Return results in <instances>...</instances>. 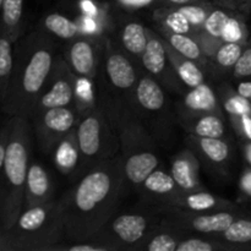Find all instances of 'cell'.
<instances>
[{"label":"cell","mask_w":251,"mask_h":251,"mask_svg":"<svg viewBox=\"0 0 251 251\" xmlns=\"http://www.w3.org/2000/svg\"><path fill=\"white\" fill-rule=\"evenodd\" d=\"M125 194L120 154L83 172L58 199L66 242L90 239L117 212Z\"/></svg>","instance_id":"obj_1"},{"label":"cell","mask_w":251,"mask_h":251,"mask_svg":"<svg viewBox=\"0 0 251 251\" xmlns=\"http://www.w3.org/2000/svg\"><path fill=\"white\" fill-rule=\"evenodd\" d=\"M59 54L55 38L38 27L17 39L11 80L0 107L4 114L31 119Z\"/></svg>","instance_id":"obj_2"},{"label":"cell","mask_w":251,"mask_h":251,"mask_svg":"<svg viewBox=\"0 0 251 251\" xmlns=\"http://www.w3.org/2000/svg\"><path fill=\"white\" fill-rule=\"evenodd\" d=\"M10 135L0 172V229L14 226L24 211L25 184L31 163L32 123L26 117H9Z\"/></svg>","instance_id":"obj_3"},{"label":"cell","mask_w":251,"mask_h":251,"mask_svg":"<svg viewBox=\"0 0 251 251\" xmlns=\"http://www.w3.org/2000/svg\"><path fill=\"white\" fill-rule=\"evenodd\" d=\"M163 218V206L140 201L135 207L117 211L88 240L107 251H139Z\"/></svg>","instance_id":"obj_4"},{"label":"cell","mask_w":251,"mask_h":251,"mask_svg":"<svg viewBox=\"0 0 251 251\" xmlns=\"http://www.w3.org/2000/svg\"><path fill=\"white\" fill-rule=\"evenodd\" d=\"M141 68L137 66L120 47L104 38L102 59L96 86V102L102 107L132 108L135 88Z\"/></svg>","instance_id":"obj_5"},{"label":"cell","mask_w":251,"mask_h":251,"mask_svg":"<svg viewBox=\"0 0 251 251\" xmlns=\"http://www.w3.org/2000/svg\"><path fill=\"white\" fill-rule=\"evenodd\" d=\"M6 232L15 251H49L53 245L66 242L56 199L43 205L25 208Z\"/></svg>","instance_id":"obj_6"},{"label":"cell","mask_w":251,"mask_h":251,"mask_svg":"<svg viewBox=\"0 0 251 251\" xmlns=\"http://www.w3.org/2000/svg\"><path fill=\"white\" fill-rule=\"evenodd\" d=\"M81 172L120 154V139L107 112L97 104L81 114L76 126Z\"/></svg>","instance_id":"obj_7"},{"label":"cell","mask_w":251,"mask_h":251,"mask_svg":"<svg viewBox=\"0 0 251 251\" xmlns=\"http://www.w3.org/2000/svg\"><path fill=\"white\" fill-rule=\"evenodd\" d=\"M132 110L147 131L158 142H166L176 119L166 88L141 69L135 88Z\"/></svg>","instance_id":"obj_8"},{"label":"cell","mask_w":251,"mask_h":251,"mask_svg":"<svg viewBox=\"0 0 251 251\" xmlns=\"http://www.w3.org/2000/svg\"><path fill=\"white\" fill-rule=\"evenodd\" d=\"M163 222L179 228L190 235L222 234L235 220L248 213L242 208L217 211V212H193L174 206H163Z\"/></svg>","instance_id":"obj_9"},{"label":"cell","mask_w":251,"mask_h":251,"mask_svg":"<svg viewBox=\"0 0 251 251\" xmlns=\"http://www.w3.org/2000/svg\"><path fill=\"white\" fill-rule=\"evenodd\" d=\"M82 113L77 107L48 108L33 113L32 129L41 151L46 154L53 153L55 147L76 129Z\"/></svg>","instance_id":"obj_10"},{"label":"cell","mask_w":251,"mask_h":251,"mask_svg":"<svg viewBox=\"0 0 251 251\" xmlns=\"http://www.w3.org/2000/svg\"><path fill=\"white\" fill-rule=\"evenodd\" d=\"M77 83L78 77L60 53L43 91L37 100L33 113L56 107H77L81 109L77 97Z\"/></svg>","instance_id":"obj_11"},{"label":"cell","mask_w":251,"mask_h":251,"mask_svg":"<svg viewBox=\"0 0 251 251\" xmlns=\"http://www.w3.org/2000/svg\"><path fill=\"white\" fill-rule=\"evenodd\" d=\"M104 47V38L95 34L81 33L64 46V59L78 78L95 83L100 70V59Z\"/></svg>","instance_id":"obj_12"},{"label":"cell","mask_w":251,"mask_h":251,"mask_svg":"<svg viewBox=\"0 0 251 251\" xmlns=\"http://www.w3.org/2000/svg\"><path fill=\"white\" fill-rule=\"evenodd\" d=\"M147 34L149 42L142 53L140 66L145 73L158 81L166 90L181 96L188 88L181 83L174 71L163 38L150 27H147Z\"/></svg>","instance_id":"obj_13"},{"label":"cell","mask_w":251,"mask_h":251,"mask_svg":"<svg viewBox=\"0 0 251 251\" xmlns=\"http://www.w3.org/2000/svg\"><path fill=\"white\" fill-rule=\"evenodd\" d=\"M120 157L125 191H137L147 176L162 166L157 149L137 150L130 153L120 154Z\"/></svg>","instance_id":"obj_14"},{"label":"cell","mask_w":251,"mask_h":251,"mask_svg":"<svg viewBox=\"0 0 251 251\" xmlns=\"http://www.w3.org/2000/svg\"><path fill=\"white\" fill-rule=\"evenodd\" d=\"M136 193L142 202L171 206L183 190L176 183L171 172L161 166L147 176Z\"/></svg>","instance_id":"obj_15"},{"label":"cell","mask_w":251,"mask_h":251,"mask_svg":"<svg viewBox=\"0 0 251 251\" xmlns=\"http://www.w3.org/2000/svg\"><path fill=\"white\" fill-rule=\"evenodd\" d=\"M185 144L199 159L213 171L227 172L232 159V146L226 137H199L188 134Z\"/></svg>","instance_id":"obj_16"},{"label":"cell","mask_w":251,"mask_h":251,"mask_svg":"<svg viewBox=\"0 0 251 251\" xmlns=\"http://www.w3.org/2000/svg\"><path fill=\"white\" fill-rule=\"evenodd\" d=\"M174 108L176 118L202 113H216L226 117L217 91L213 90L207 82L198 87L188 88L180 96V100L176 103Z\"/></svg>","instance_id":"obj_17"},{"label":"cell","mask_w":251,"mask_h":251,"mask_svg":"<svg viewBox=\"0 0 251 251\" xmlns=\"http://www.w3.org/2000/svg\"><path fill=\"white\" fill-rule=\"evenodd\" d=\"M55 183L48 169L37 161H31L25 184V208L43 205L54 200Z\"/></svg>","instance_id":"obj_18"},{"label":"cell","mask_w":251,"mask_h":251,"mask_svg":"<svg viewBox=\"0 0 251 251\" xmlns=\"http://www.w3.org/2000/svg\"><path fill=\"white\" fill-rule=\"evenodd\" d=\"M234 12L235 11H232V10L215 5V7L208 14L207 19L203 22L202 27L194 34L208 59L212 58L218 47L225 42L223 32H225L226 25Z\"/></svg>","instance_id":"obj_19"},{"label":"cell","mask_w":251,"mask_h":251,"mask_svg":"<svg viewBox=\"0 0 251 251\" xmlns=\"http://www.w3.org/2000/svg\"><path fill=\"white\" fill-rule=\"evenodd\" d=\"M169 172L183 191L205 189L200 180V159L190 149L183 150L173 157Z\"/></svg>","instance_id":"obj_20"},{"label":"cell","mask_w":251,"mask_h":251,"mask_svg":"<svg viewBox=\"0 0 251 251\" xmlns=\"http://www.w3.org/2000/svg\"><path fill=\"white\" fill-rule=\"evenodd\" d=\"M171 206L193 211V212H217V211L240 208L233 201L220 198L206 189L195 191H183Z\"/></svg>","instance_id":"obj_21"},{"label":"cell","mask_w":251,"mask_h":251,"mask_svg":"<svg viewBox=\"0 0 251 251\" xmlns=\"http://www.w3.org/2000/svg\"><path fill=\"white\" fill-rule=\"evenodd\" d=\"M179 124L188 134L199 137H226L225 115L216 113H202V114L188 115V117L176 118Z\"/></svg>","instance_id":"obj_22"},{"label":"cell","mask_w":251,"mask_h":251,"mask_svg":"<svg viewBox=\"0 0 251 251\" xmlns=\"http://www.w3.org/2000/svg\"><path fill=\"white\" fill-rule=\"evenodd\" d=\"M156 32L176 53L199 63L208 73V70H210V59L206 56L202 47L200 46L195 36L185 33H176V32L168 31V29L158 26H156Z\"/></svg>","instance_id":"obj_23"},{"label":"cell","mask_w":251,"mask_h":251,"mask_svg":"<svg viewBox=\"0 0 251 251\" xmlns=\"http://www.w3.org/2000/svg\"><path fill=\"white\" fill-rule=\"evenodd\" d=\"M149 42L147 27L137 21L126 22L120 29L119 47L137 66ZM141 68V66H140Z\"/></svg>","instance_id":"obj_24"},{"label":"cell","mask_w":251,"mask_h":251,"mask_svg":"<svg viewBox=\"0 0 251 251\" xmlns=\"http://www.w3.org/2000/svg\"><path fill=\"white\" fill-rule=\"evenodd\" d=\"M164 44H166L167 51H168L169 59H171L174 71H176L179 80L181 81V83L186 88L198 87V86L206 82V77H207L208 73L206 71L205 68H202L196 61L176 53L166 41H164Z\"/></svg>","instance_id":"obj_25"},{"label":"cell","mask_w":251,"mask_h":251,"mask_svg":"<svg viewBox=\"0 0 251 251\" xmlns=\"http://www.w3.org/2000/svg\"><path fill=\"white\" fill-rule=\"evenodd\" d=\"M188 235L190 234L162 222L141 245L139 251H176L181 240Z\"/></svg>","instance_id":"obj_26"},{"label":"cell","mask_w":251,"mask_h":251,"mask_svg":"<svg viewBox=\"0 0 251 251\" xmlns=\"http://www.w3.org/2000/svg\"><path fill=\"white\" fill-rule=\"evenodd\" d=\"M55 166L63 174H71L81 172L80 151H78L76 130H73L51 153Z\"/></svg>","instance_id":"obj_27"},{"label":"cell","mask_w":251,"mask_h":251,"mask_svg":"<svg viewBox=\"0 0 251 251\" xmlns=\"http://www.w3.org/2000/svg\"><path fill=\"white\" fill-rule=\"evenodd\" d=\"M247 43H238V42H223L212 58L210 59V70L208 73L212 74L216 77H225L232 73V69L237 64L240 54L244 50Z\"/></svg>","instance_id":"obj_28"},{"label":"cell","mask_w":251,"mask_h":251,"mask_svg":"<svg viewBox=\"0 0 251 251\" xmlns=\"http://www.w3.org/2000/svg\"><path fill=\"white\" fill-rule=\"evenodd\" d=\"M217 238L228 245L229 251H251L250 213L240 216Z\"/></svg>","instance_id":"obj_29"},{"label":"cell","mask_w":251,"mask_h":251,"mask_svg":"<svg viewBox=\"0 0 251 251\" xmlns=\"http://www.w3.org/2000/svg\"><path fill=\"white\" fill-rule=\"evenodd\" d=\"M24 5L25 0H1L0 27L15 42L25 33Z\"/></svg>","instance_id":"obj_30"},{"label":"cell","mask_w":251,"mask_h":251,"mask_svg":"<svg viewBox=\"0 0 251 251\" xmlns=\"http://www.w3.org/2000/svg\"><path fill=\"white\" fill-rule=\"evenodd\" d=\"M38 28L43 29L47 33L50 34L55 39H61V41H70L75 38L78 34H81V27L78 22L69 19L65 15H61L59 12H50L47 14L42 19Z\"/></svg>","instance_id":"obj_31"},{"label":"cell","mask_w":251,"mask_h":251,"mask_svg":"<svg viewBox=\"0 0 251 251\" xmlns=\"http://www.w3.org/2000/svg\"><path fill=\"white\" fill-rule=\"evenodd\" d=\"M153 20L156 26L163 27L168 31L176 32V33L194 34L196 29L191 26L185 15L178 9L173 6H159L153 11Z\"/></svg>","instance_id":"obj_32"},{"label":"cell","mask_w":251,"mask_h":251,"mask_svg":"<svg viewBox=\"0 0 251 251\" xmlns=\"http://www.w3.org/2000/svg\"><path fill=\"white\" fill-rule=\"evenodd\" d=\"M15 43L0 27V107L9 88L11 80L12 69H14Z\"/></svg>","instance_id":"obj_33"},{"label":"cell","mask_w":251,"mask_h":251,"mask_svg":"<svg viewBox=\"0 0 251 251\" xmlns=\"http://www.w3.org/2000/svg\"><path fill=\"white\" fill-rule=\"evenodd\" d=\"M222 104L223 112L227 115L228 119L232 117H238L243 114H251V103L237 92V90L229 86L228 83H223L217 91Z\"/></svg>","instance_id":"obj_34"},{"label":"cell","mask_w":251,"mask_h":251,"mask_svg":"<svg viewBox=\"0 0 251 251\" xmlns=\"http://www.w3.org/2000/svg\"><path fill=\"white\" fill-rule=\"evenodd\" d=\"M176 251H229V248L217 237L188 235L181 240Z\"/></svg>","instance_id":"obj_35"},{"label":"cell","mask_w":251,"mask_h":251,"mask_svg":"<svg viewBox=\"0 0 251 251\" xmlns=\"http://www.w3.org/2000/svg\"><path fill=\"white\" fill-rule=\"evenodd\" d=\"M247 19L248 16H245V15L234 12L226 25L225 32H223V41L248 43L249 28L247 26Z\"/></svg>","instance_id":"obj_36"},{"label":"cell","mask_w":251,"mask_h":251,"mask_svg":"<svg viewBox=\"0 0 251 251\" xmlns=\"http://www.w3.org/2000/svg\"><path fill=\"white\" fill-rule=\"evenodd\" d=\"M215 2L207 0V1H199L193 2V4L181 5V6H178V9L185 15L186 19L191 24V26L198 32L202 27L203 22L207 19L208 14L215 7Z\"/></svg>","instance_id":"obj_37"},{"label":"cell","mask_w":251,"mask_h":251,"mask_svg":"<svg viewBox=\"0 0 251 251\" xmlns=\"http://www.w3.org/2000/svg\"><path fill=\"white\" fill-rule=\"evenodd\" d=\"M230 76L235 80H248L251 77V43L248 41L245 44L244 50L240 54L237 64L232 69Z\"/></svg>","instance_id":"obj_38"},{"label":"cell","mask_w":251,"mask_h":251,"mask_svg":"<svg viewBox=\"0 0 251 251\" xmlns=\"http://www.w3.org/2000/svg\"><path fill=\"white\" fill-rule=\"evenodd\" d=\"M229 122L239 140H251V114L232 117Z\"/></svg>","instance_id":"obj_39"},{"label":"cell","mask_w":251,"mask_h":251,"mask_svg":"<svg viewBox=\"0 0 251 251\" xmlns=\"http://www.w3.org/2000/svg\"><path fill=\"white\" fill-rule=\"evenodd\" d=\"M213 2L218 6L239 12L248 17L251 14V0H213Z\"/></svg>","instance_id":"obj_40"},{"label":"cell","mask_w":251,"mask_h":251,"mask_svg":"<svg viewBox=\"0 0 251 251\" xmlns=\"http://www.w3.org/2000/svg\"><path fill=\"white\" fill-rule=\"evenodd\" d=\"M10 135V119L4 125L0 126V172H1L2 166H4L5 156H6L7 142H9Z\"/></svg>","instance_id":"obj_41"},{"label":"cell","mask_w":251,"mask_h":251,"mask_svg":"<svg viewBox=\"0 0 251 251\" xmlns=\"http://www.w3.org/2000/svg\"><path fill=\"white\" fill-rule=\"evenodd\" d=\"M237 92L239 93L242 97L248 100L251 103V81L250 80H240L238 82L237 87H235Z\"/></svg>","instance_id":"obj_42"},{"label":"cell","mask_w":251,"mask_h":251,"mask_svg":"<svg viewBox=\"0 0 251 251\" xmlns=\"http://www.w3.org/2000/svg\"><path fill=\"white\" fill-rule=\"evenodd\" d=\"M0 251H15L14 244L6 230L0 229Z\"/></svg>","instance_id":"obj_43"},{"label":"cell","mask_w":251,"mask_h":251,"mask_svg":"<svg viewBox=\"0 0 251 251\" xmlns=\"http://www.w3.org/2000/svg\"><path fill=\"white\" fill-rule=\"evenodd\" d=\"M199 1H207V0H158L161 6H173V7H178V6H181V5H188V4H193V2H199ZM211 1H213V0H211Z\"/></svg>","instance_id":"obj_44"},{"label":"cell","mask_w":251,"mask_h":251,"mask_svg":"<svg viewBox=\"0 0 251 251\" xmlns=\"http://www.w3.org/2000/svg\"><path fill=\"white\" fill-rule=\"evenodd\" d=\"M240 147H242L245 161L251 169V140H240Z\"/></svg>","instance_id":"obj_45"}]
</instances>
